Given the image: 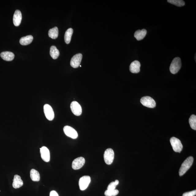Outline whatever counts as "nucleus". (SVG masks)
Here are the masks:
<instances>
[{"mask_svg":"<svg viewBox=\"0 0 196 196\" xmlns=\"http://www.w3.org/2000/svg\"><path fill=\"white\" fill-rule=\"evenodd\" d=\"M73 32V29L72 28H69L66 31L64 35L65 42L66 44H68L70 43Z\"/></svg>","mask_w":196,"mask_h":196,"instance_id":"nucleus-19","label":"nucleus"},{"mask_svg":"<svg viewBox=\"0 0 196 196\" xmlns=\"http://www.w3.org/2000/svg\"><path fill=\"white\" fill-rule=\"evenodd\" d=\"M23 185V181L21 179V176L17 175H15L13 178V187L15 189H17L21 187Z\"/></svg>","mask_w":196,"mask_h":196,"instance_id":"nucleus-16","label":"nucleus"},{"mask_svg":"<svg viewBox=\"0 0 196 196\" xmlns=\"http://www.w3.org/2000/svg\"><path fill=\"white\" fill-rule=\"evenodd\" d=\"M1 57L4 60L7 61H11L14 58V54L13 52L9 51L3 52L0 54Z\"/></svg>","mask_w":196,"mask_h":196,"instance_id":"nucleus-15","label":"nucleus"},{"mask_svg":"<svg viewBox=\"0 0 196 196\" xmlns=\"http://www.w3.org/2000/svg\"><path fill=\"white\" fill-rule=\"evenodd\" d=\"M196 195V190H194L186 192L184 193L182 196H195Z\"/></svg>","mask_w":196,"mask_h":196,"instance_id":"nucleus-26","label":"nucleus"},{"mask_svg":"<svg viewBox=\"0 0 196 196\" xmlns=\"http://www.w3.org/2000/svg\"><path fill=\"white\" fill-rule=\"evenodd\" d=\"M170 142L174 152L180 153L182 151L183 147L179 139L172 137L170 139Z\"/></svg>","mask_w":196,"mask_h":196,"instance_id":"nucleus-4","label":"nucleus"},{"mask_svg":"<svg viewBox=\"0 0 196 196\" xmlns=\"http://www.w3.org/2000/svg\"><path fill=\"white\" fill-rule=\"evenodd\" d=\"M70 109L72 112L76 116H79L82 114V108L77 102L74 101L70 104Z\"/></svg>","mask_w":196,"mask_h":196,"instance_id":"nucleus-10","label":"nucleus"},{"mask_svg":"<svg viewBox=\"0 0 196 196\" xmlns=\"http://www.w3.org/2000/svg\"><path fill=\"white\" fill-rule=\"evenodd\" d=\"M116 185L115 183L114 182H111L110 183L107 187V190H115L116 187Z\"/></svg>","mask_w":196,"mask_h":196,"instance_id":"nucleus-27","label":"nucleus"},{"mask_svg":"<svg viewBox=\"0 0 196 196\" xmlns=\"http://www.w3.org/2000/svg\"><path fill=\"white\" fill-rule=\"evenodd\" d=\"M58 29L57 27H55L51 29L48 31L49 36L52 39H56L58 38Z\"/></svg>","mask_w":196,"mask_h":196,"instance_id":"nucleus-22","label":"nucleus"},{"mask_svg":"<svg viewBox=\"0 0 196 196\" xmlns=\"http://www.w3.org/2000/svg\"><path fill=\"white\" fill-rule=\"evenodd\" d=\"M85 163V160L83 157H79L74 160L72 168L74 170H78L83 167Z\"/></svg>","mask_w":196,"mask_h":196,"instance_id":"nucleus-11","label":"nucleus"},{"mask_svg":"<svg viewBox=\"0 0 196 196\" xmlns=\"http://www.w3.org/2000/svg\"><path fill=\"white\" fill-rule=\"evenodd\" d=\"M114 182H115V185H116V186H117V185H118V184H119V182L118 181V180H116Z\"/></svg>","mask_w":196,"mask_h":196,"instance_id":"nucleus-29","label":"nucleus"},{"mask_svg":"<svg viewBox=\"0 0 196 196\" xmlns=\"http://www.w3.org/2000/svg\"><path fill=\"white\" fill-rule=\"evenodd\" d=\"M44 111L45 116L49 121L53 120L55 114L53 109L50 105L46 104L44 106Z\"/></svg>","mask_w":196,"mask_h":196,"instance_id":"nucleus-8","label":"nucleus"},{"mask_svg":"<svg viewBox=\"0 0 196 196\" xmlns=\"http://www.w3.org/2000/svg\"><path fill=\"white\" fill-rule=\"evenodd\" d=\"M194 161L193 156H190L188 157L182 164L179 170L180 176L183 175L190 168Z\"/></svg>","mask_w":196,"mask_h":196,"instance_id":"nucleus-1","label":"nucleus"},{"mask_svg":"<svg viewBox=\"0 0 196 196\" xmlns=\"http://www.w3.org/2000/svg\"><path fill=\"white\" fill-rule=\"evenodd\" d=\"M168 2L178 7H182L185 5V2L182 0H168Z\"/></svg>","mask_w":196,"mask_h":196,"instance_id":"nucleus-23","label":"nucleus"},{"mask_svg":"<svg viewBox=\"0 0 196 196\" xmlns=\"http://www.w3.org/2000/svg\"><path fill=\"white\" fill-rule=\"evenodd\" d=\"M147 34V31L145 29H142V30H138L136 31L134 34L135 38L137 40H141L144 39Z\"/></svg>","mask_w":196,"mask_h":196,"instance_id":"nucleus-17","label":"nucleus"},{"mask_svg":"<svg viewBox=\"0 0 196 196\" xmlns=\"http://www.w3.org/2000/svg\"><path fill=\"white\" fill-rule=\"evenodd\" d=\"M22 20V14L21 11L17 10L15 11L13 16V23L15 26H19L20 25Z\"/></svg>","mask_w":196,"mask_h":196,"instance_id":"nucleus-13","label":"nucleus"},{"mask_svg":"<svg viewBox=\"0 0 196 196\" xmlns=\"http://www.w3.org/2000/svg\"><path fill=\"white\" fill-rule=\"evenodd\" d=\"M33 40V36L31 35H28L22 37L20 40V43L23 46H26L31 43Z\"/></svg>","mask_w":196,"mask_h":196,"instance_id":"nucleus-18","label":"nucleus"},{"mask_svg":"<svg viewBox=\"0 0 196 196\" xmlns=\"http://www.w3.org/2000/svg\"><path fill=\"white\" fill-rule=\"evenodd\" d=\"M63 130L65 134L68 137L72 139L77 138L78 137V133L73 127L69 126H64Z\"/></svg>","mask_w":196,"mask_h":196,"instance_id":"nucleus-7","label":"nucleus"},{"mask_svg":"<svg viewBox=\"0 0 196 196\" xmlns=\"http://www.w3.org/2000/svg\"><path fill=\"white\" fill-rule=\"evenodd\" d=\"M91 181V177L89 176H84L80 178L79 181L80 190L83 191L87 189Z\"/></svg>","mask_w":196,"mask_h":196,"instance_id":"nucleus-6","label":"nucleus"},{"mask_svg":"<svg viewBox=\"0 0 196 196\" xmlns=\"http://www.w3.org/2000/svg\"><path fill=\"white\" fill-rule=\"evenodd\" d=\"M30 177L33 181L38 182L40 181V174L38 171L34 169H32L31 170Z\"/></svg>","mask_w":196,"mask_h":196,"instance_id":"nucleus-20","label":"nucleus"},{"mask_svg":"<svg viewBox=\"0 0 196 196\" xmlns=\"http://www.w3.org/2000/svg\"><path fill=\"white\" fill-rule=\"evenodd\" d=\"M140 102L144 106L149 108H154L156 107L154 100L149 96H145L141 99Z\"/></svg>","mask_w":196,"mask_h":196,"instance_id":"nucleus-5","label":"nucleus"},{"mask_svg":"<svg viewBox=\"0 0 196 196\" xmlns=\"http://www.w3.org/2000/svg\"><path fill=\"white\" fill-rule=\"evenodd\" d=\"M80 66V67H81V66Z\"/></svg>","mask_w":196,"mask_h":196,"instance_id":"nucleus-30","label":"nucleus"},{"mask_svg":"<svg viewBox=\"0 0 196 196\" xmlns=\"http://www.w3.org/2000/svg\"><path fill=\"white\" fill-rule=\"evenodd\" d=\"M119 193V191L117 190H107L105 192V195L106 196H115Z\"/></svg>","mask_w":196,"mask_h":196,"instance_id":"nucleus-25","label":"nucleus"},{"mask_svg":"<svg viewBox=\"0 0 196 196\" xmlns=\"http://www.w3.org/2000/svg\"><path fill=\"white\" fill-rule=\"evenodd\" d=\"M50 55L54 59H56L58 58L60 55V52L56 46H52L51 47Z\"/></svg>","mask_w":196,"mask_h":196,"instance_id":"nucleus-21","label":"nucleus"},{"mask_svg":"<svg viewBox=\"0 0 196 196\" xmlns=\"http://www.w3.org/2000/svg\"><path fill=\"white\" fill-rule=\"evenodd\" d=\"M82 58H83V55L81 54L75 55L70 60V66L74 68L79 67L81 64Z\"/></svg>","mask_w":196,"mask_h":196,"instance_id":"nucleus-9","label":"nucleus"},{"mask_svg":"<svg viewBox=\"0 0 196 196\" xmlns=\"http://www.w3.org/2000/svg\"><path fill=\"white\" fill-rule=\"evenodd\" d=\"M182 63L181 58L176 57L172 61L170 67L171 73L173 74L177 73L181 67Z\"/></svg>","mask_w":196,"mask_h":196,"instance_id":"nucleus-2","label":"nucleus"},{"mask_svg":"<svg viewBox=\"0 0 196 196\" xmlns=\"http://www.w3.org/2000/svg\"><path fill=\"white\" fill-rule=\"evenodd\" d=\"M41 158L46 162H48L50 160V152L48 149L45 146L40 149Z\"/></svg>","mask_w":196,"mask_h":196,"instance_id":"nucleus-12","label":"nucleus"},{"mask_svg":"<svg viewBox=\"0 0 196 196\" xmlns=\"http://www.w3.org/2000/svg\"><path fill=\"white\" fill-rule=\"evenodd\" d=\"M50 196H59L57 192L55 191H52L51 192Z\"/></svg>","mask_w":196,"mask_h":196,"instance_id":"nucleus-28","label":"nucleus"},{"mask_svg":"<svg viewBox=\"0 0 196 196\" xmlns=\"http://www.w3.org/2000/svg\"><path fill=\"white\" fill-rule=\"evenodd\" d=\"M115 153L114 151L111 148L107 149L104 155V160L105 163L110 165L112 163L114 159Z\"/></svg>","mask_w":196,"mask_h":196,"instance_id":"nucleus-3","label":"nucleus"},{"mask_svg":"<svg viewBox=\"0 0 196 196\" xmlns=\"http://www.w3.org/2000/svg\"><path fill=\"white\" fill-rule=\"evenodd\" d=\"M189 122L191 128L193 130H196V116L192 115L189 119Z\"/></svg>","mask_w":196,"mask_h":196,"instance_id":"nucleus-24","label":"nucleus"},{"mask_svg":"<svg viewBox=\"0 0 196 196\" xmlns=\"http://www.w3.org/2000/svg\"><path fill=\"white\" fill-rule=\"evenodd\" d=\"M141 64L138 61L135 60L131 63L130 66V70L132 73L137 74L140 72Z\"/></svg>","mask_w":196,"mask_h":196,"instance_id":"nucleus-14","label":"nucleus"}]
</instances>
